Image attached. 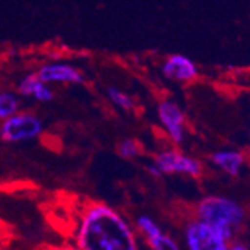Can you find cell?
<instances>
[{"instance_id": "1", "label": "cell", "mask_w": 250, "mask_h": 250, "mask_svg": "<svg viewBox=\"0 0 250 250\" xmlns=\"http://www.w3.org/2000/svg\"><path fill=\"white\" fill-rule=\"evenodd\" d=\"M72 243L81 250H140L129 219L102 201H83L72 222Z\"/></svg>"}, {"instance_id": "2", "label": "cell", "mask_w": 250, "mask_h": 250, "mask_svg": "<svg viewBox=\"0 0 250 250\" xmlns=\"http://www.w3.org/2000/svg\"><path fill=\"white\" fill-rule=\"evenodd\" d=\"M246 211L231 198L208 195L204 196L195 207V219L210 225L226 241H232L235 231L244 222Z\"/></svg>"}, {"instance_id": "3", "label": "cell", "mask_w": 250, "mask_h": 250, "mask_svg": "<svg viewBox=\"0 0 250 250\" xmlns=\"http://www.w3.org/2000/svg\"><path fill=\"white\" fill-rule=\"evenodd\" d=\"M42 119L32 111H18L0 123V140L6 144H21L41 138L43 133Z\"/></svg>"}, {"instance_id": "4", "label": "cell", "mask_w": 250, "mask_h": 250, "mask_svg": "<svg viewBox=\"0 0 250 250\" xmlns=\"http://www.w3.org/2000/svg\"><path fill=\"white\" fill-rule=\"evenodd\" d=\"M151 164L154 165L161 177L167 174H183L189 177H199L204 171L202 164L196 157L188 156L186 153L174 147L157 151Z\"/></svg>"}, {"instance_id": "5", "label": "cell", "mask_w": 250, "mask_h": 250, "mask_svg": "<svg viewBox=\"0 0 250 250\" xmlns=\"http://www.w3.org/2000/svg\"><path fill=\"white\" fill-rule=\"evenodd\" d=\"M185 243L188 250H229V241H226L214 228L198 219L186 223Z\"/></svg>"}, {"instance_id": "6", "label": "cell", "mask_w": 250, "mask_h": 250, "mask_svg": "<svg viewBox=\"0 0 250 250\" xmlns=\"http://www.w3.org/2000/svg\"><path fill=\"white\" fill-rule=\"evenodd\" d=\"M157 119L172 144L180 146L186 140V117L180 105L171 99L157 104Z\"/></svg>"}, {"instance_id": "7", "label": "cell", "mask_w": 250, "mask_h": 250, "mask_svg": "<svg viewBox=\"0 0 250 250\" xmlns=\"http://www.w3.org/2000/svg\"><path fill=\"white\" fill-rule=\"evenodd\" d=\"M36 75L47 84H83L84 74L67 62H48L36 71Z\"/></svg>"}, {"instance_id": "8", "label": "cell", "mask_w": 250, "mask_h": 250, "mask_svg": "<svg viewBox=\"0 0 250 250\" xmlns=\"http://www.w3.org/2000/svg\"><path fill=\"white\" fill-rule=\"evenodd\" d=\"M161 71L165 78L178 83H190L198 77V67L195 62L183 54H172L167 57V60L162 63Z\"/></svg>"}, {"instance_id": "9", "label": "cell", "mask_w": 250, "mask_h": 250, "mask_svg": "<svg viewBox=\"0 0 250 250\" xmlns=\"http://www.w3.org/2000/svg\"><path fill=\"white\" fill-rule=\"evenodd\" d=\"M17 93L21 98L35 99L38 102H50L54 99V90L50 84L43 83L36 72L24 75L18 85H17Z\"/></svg>"}, {"instance_id": "10", "label": "cell", "mask_w": 250, "mask_h": 250, "mask_svg": "<svg viewBox=\"0 0 250 250\" xmlns=\"http://www.w3.org/2000/svg\"><path fill=\"white\" fill-rule=\"evenodd\" d=\"M210 161L220 171L235 177L241 172V168L244 167L246 157H244L243 151L232 150V148H225V150L214 151L210 157Z\"/></svg>"}, {"instance_id": "11", "label": "cell", "mask_w": 250, "mask_h": 250, "mask_svg": "<svg viewBox=\"0 0 250 250\" xmlns=\"http://www.w3.org/2000/svg\"><path fill=\"white\" fill-rule=\"evenodd\" d=\"M21 111V101L17 92L0 90V123Z\"/></svg>"}, {"instance_id": "12", "label": "cell", "mask_w": 250, "mask_h": 250, "mask_svg": "<svg viewBox=\"0 0 250 250\" xmlns=\"http://www.w3.org/2000/svg\"><path fill=\"white\" fill-rule=\"evenodd\" d=\"M135 231L136 234H140L144 240H148L151 237H156L157 234H161L164 229L161 228V225H159L153 217L147 216V214H141L135 219Z\"/></svg>"}, {"instance_id": "13", "label": "cell", "mask_w": 250, "mask_h": 250, "mask_svg": "<svg viewBox=\"0 0 250 250\" xmlns=\"http://www.w3.org/2000/svg\"><path fill=\"white\" fill-rule=\"evenodd\" d=\"M106 96L111 101L112 105H116L122 111H132L135 108V101L126 93L122 88L111 85L106 88Z\"/></svg>"}, {"instance_id": "14", "label": "cell", "mask_w": 250, "mask_h": 250, "mask_svg": "<svg viewBox=\"0 0 250 250\" xmlns=\"http://www.w3.org/2000/svg\"><path fill=\"white\" fill-rule=\"evenodd\" d=\"M117 154L125 161H135L143 154V146L133 138H125L117 144Z\"/></svg>"}, {"instance_id": "15", "label": "cell", "mask_w": 250, "mask_h": 250, "mask_svg": "<svg viewBox=\"0 0 250 250\" xmlns=\"http://www.w3.org/2000/svg\"><path fill=\"white\" fill-rule=\"evenodd\" d=\"M146 243L150 246L151 250H180L178 243L167 232H161L156 237H151L148 240H146Z\"/></svg>"}, {"instance_id": "16", "label": "cell", "mask_w": 250, "mask_h": 250, "mask_svg": "<svg viewBox=\"0 0 250 250\" xmlns=\"http://www.w3.org/2000/svg\"><path fill=\"white\" fill-rule=\"evenodd\" d=\"M36 250H81L77 247L72 241H64V243H48V244H42Z\"/></svg>"}, {"instance_id": "17", "label": "cell", "mask_w": 250, "mask_h": 250, "mask_svg": "<svg viewBox=\"0 0 250 250\" xmlns=\"http://www.w3.org/2000/svg\"><path fill=\"white\" fill-rule=\"evenodd\" d=\"M229 250H250V247H247L241 243H234V244H229Z\"/></svg>"}]
</instances>
